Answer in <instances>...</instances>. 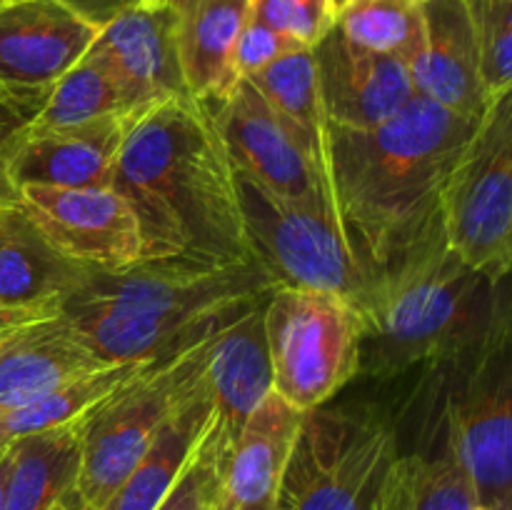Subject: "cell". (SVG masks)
Instances as JSON below:
<instances>
[{
	"mask_svg": "<svg viewBox=\"0 0 512 510\" xmlns=\"http://www.w3.org/2000/svg\"><path fill=\"white\" fill-rule=\"evenodd\" d=\"M128 118L110 115L93 123L60 130H20L0 158L8 188L25 185L48 188H100L113 185L115 160Z\"/></svg>",
	"mask_w": 512,
	"mask_h": 510,
	"instance_id": "2e32d148",
	"label": "cell"
},
{
	"mask_svg": "<svg viewBox=\"0 0 512 510\" xmlns=\"http://www.w3.org/2000/svg\"><path fill=\"white\" fill-rule=\"evenodd\" d=\"M248 83L275 110L300 148L330 183V123L320 98L318 65L313 50H298L275 60ZM333 193V190H330Z\"/></svg>",
	"mask_w": 512,
	"mask_h": 510,
	"instance_id": "484cf974",
	"label": "cell"
},
{
	"mask_svg": "<svg viewBox=\"0 0 512 510\" xmlns=\"http://www.w3.org/2000/svg\"><path fill=\"white\" fill-rule=\"evenodd\" d=\"M53 510H75V508H73V505H70V500H63V503L55 505Z\"/></svg>",
	"mask_w": 512,
	"mask_h": 510,
	"instance_id": "f35d334b",
	"label": "cell"
},
{
	"mask_svg": "<svg viewBox=\"0 0 512 510\" xmlns=\"http://www.w3.org/2000/svg\"><path fill=\"white\" fill-rule=\"evenodd\" d=\"M68 3L75 5L83 15H88L93 23L100 25L110 15H115L123 8H130V5H165L170 0H68Z\"/></svg>",
	"mask_w": 512,
	"mask_h": 510,
	"instance_id": "836d02e7",
	"label": "cell"
},
{
	"mask_svg": "<svg viewBox=\"0 0 512 510\" xmlns=\"http://www.w3.org/2000/svg\"><path fill=\"white\" fill-rule=\"evenodd\" d=\"M360 310L323 290L275 288L265 305L273 393L310 413L360 375Z\"/></svg>",
	"mask_w": 512,
	"mask_h": 510,
	"instance_id": "52a82bcc",
	"label": "cell"
},
{
	"mask_svg": "<svg viewBox=\"0 0 512 510\" xmlns=\"http://www.w3.org/2000/svg\"><path fill=\"white\" fill-rule=\"evenodd\" d=\"M183 358L148 365L78 420L80 473L68 498L75 510H103L133 473L173 405Z\"/></svg>",
	"mask_w": 512,
	"mask_h": 510,
	"instance_id": "30bf717a",
	"label": "cell"
},
{
	"mask_svg": "<svg viewBox=\"0 0 512 510\" xmlns=\"http://www.w3.org/2000/svg\"><path fill=\"white\" fill-rule=\"evenodd\" d=\"M473 128L420 95L378 128H330L335 215L365 280L443 230V185Z\"/></svg>",
	"mask_w": 512,
	"mask_h": 510,
	"instance_id": "7a4b0ae2",
	"label": "cell"
},
{
	"mask_svg": "<svg viewBox=\"0 0 512 510\" xmlns=\"http://www.w3.org/2000/svg\"><path fill=\"white\" fill-rule=\"evenodd\" d=\"M180 68L193 98L213 105L238 83L233 50L250 20L248 0H170Z\"/></svg>",
	"mask_w": 512,
	"mask_h": 510,
	"instance_id": "603a6c76",
	"label": "cell"
},
{
	"mask_svg": "<svg viewBox=\"0 0 512 510\" xmlns=\"http://www.w3.org/2000/svg\"><path fill=\"white\" fill-rule=\"evenodd\" d=\"M10 193H13V190L8 188V183H5L3 173H0V198H5V195H10Z\"/></svg>",
	"mask_w": 512,
	"mask_h": 510,
	"instance_id": "74e56055",
	"label": "cell"
},
{
	"mask_svg": "<svg viewBox=\"0 0 512 510\" xmlns=\"http://www.w3.org/2000/svg\"><path fill=\"white\" fill-rule=\"evenodd\" d=\"M103 365L63 310L23 325L0 340V413Z\"/></svg>",
	"mask_w": 512,
	"mask_h": 510,
	"instance_id": "7402d4cb",
	"label": "cell"
},
{
	"mask_svg": "<svg viewBox=\"0 0 512 510\" xmlns=\"http://www.w3.org/2000/svg\"><path fill=\"white\" fill-rule=\"evenodd\" d=\"M433 378L435 423L485 510H512V278L488 333Z\"/></svg>",
	"mask_w": 512,
	"mask_h": 510,
	"instance_id": "5b68a950",
	"label": "cell"
},
{
	"mask_svg": "<svg viewBox=\"0 0 512 510\" xmlns=\"http://www.w3.org/2000/svg\"><path fill=\"white\" fill-rule=\"evenodd\" d=\"M203 345L185 353L178 393L168 415L133 473L110 495L103 510H155L185 470L215 418L213 398L203 375Z\"/></svg>",
	"mask_w": 512,
	"mask_h": 510,
	"instance_id": "e0dca14e",
	"label": "cell"
},
{
	"mask_svg": "<svg viewBox=\"0 0 512 510\" xmlns=\"http://www.w3.org/2000/svg\"><path fill=\"white\" fill-rule=\"evenodd\" d=\"M435 443L398 453L380 483L375 510H475L478 493L468 470L433 420Z\"/></svg>",
	"mask_w": 512,
	"mask_h": 510,
	"instance_id": "cb8c5ba5",
	"label": "cell"
},
{
	"mask_svg": "<svg viewBox=\"0 0 512 510\" xmlns=\"http://www.w3.org/2000/svg\"><path fill=\"white\" fill-rule=\"evenodd\" d=\"M510 278L473 268L450 248L445 230L430 235L365 280L360 375L390 380L453 360L495 323Z\"/></svg>",
	"mask_w": 512,
	"mask_h": 510,
	"instance_id": "277c9868",
	"label": "cell"
},
{
	"mask_svg": "<svg viewBox=\"0 0 512 510\" xmlns=\"http://www.w3.org/2000/svg\"><path fill=\"white\" fill-rule=\"evenodd\" d=\"M113 188L138 218L143 260L253 263L235 168L203 100L175 95L130 115Z\"/></svg>",
	"mask_w": 512,
	"mask_h": 510,
	"instance_id": "6da1fadb",
	"label": "cell"
},
{
	"mask_svg": "<svg viewBox=\"0 0 512 510\" xmlns=\"http://www.w3.org/2000/svg\"><path fill=\"white\" fill-rule=\"evenodd\" d=\"M273 290L255 263L140 260L93 273L63 313L103 363L158 365L198 348Z\"/></svg>",
	"mask_w": 512,
	"mask_h": 510,
	"instance_id": "3957f363",
	"label": "cell"
},
{
	"mask_svg": "<svg viewBox=\"0 0 512 510\" xmlns=\"http://www.w3.org/2000/svg\"><path fill=\"white\" fill-rule=\"evenodd\" d=\"M8 448L3 510H53L73 495L80 473L78 423L28 435Z\"/></svg>",
	"mask_w": 512,
	"mask_h": 510,
	"instance_id": "d4e9b609",
	"label": "cell"
},
{
	"mask_svg": "<svg viewBox=\"0 0 512 510\" xmlns=\"http://www.w3.org/2000/svg\"><path fill=\"white\" fill-rule=\"evenodd\" d=\"M100 25L68 0L0 5V98L33 118L60 78L88 53Z\"/></svg>",
	"mask_w": 512,
	"mask_h": 510,
	"instance_id": "8fae6325",
	"label": "cell"
},
{
	"mask_svg": "<svg viewBox=\"0 0 512 510\" xmlns=\"http://www.w3.org/2000/svg\"><path fill=\"white\" fill-rule=\"evenodd\" d=\"M485 93L512 88V0H468Z\"/></svg>",
	"mask_w": 512,
	"mask_h": 510,
	"instance_id": "4dcf8cb0",
	"label": "cell"
},
{
	"mask_svg": "<svg viewBox=\"0 0 512 510\" xmlns=\"http://www.w3.org/2000/svg\"><path fill=\"white\" fill-rule=\"evenodd\" d=\"M270 295L210 335L203 345V375L215 408V423L233 445L255 408L273 393L265 305Z\"/></svg>",
	"mask_w": 512,
	"mask_h": 510,
	"instance_id": "ffe728a7",
	"label": "cell"
},
{
	"mask_svg": "<svg viewBox=\"0 0 512 510\" xmlns=\"http://www.w3.org/2000/svg\"><path fill=\"white\" fill-rule=\"evenodd\" d=\"M298 50H310L303 48L300 43H295L288 35L278 33L270 25L260 23V20L250 18L245 23V28L240 30L238 43L233 50V73L238 80L253 78L255 73L265 70L268 65H273L275 60L285 58L290 53H298Z\"/></svg>",
	"mask_w": 512,
	"mask_h": 510,
	"instance_id": "d6a6232c",
	"label": "cell"
},
{
	"mask_svg": "<svg viewBox=\"0 0 512 510\" xmlns=\"http://www.w3.org/2000/svg\"><path fill=\"white\" fill-rule=\"evenodd\" d=\"M415 93L460 118L488 105L468 0H423V48L408 65Z\"/></svg>",
	"mask_w": 512,
	"mask_h": 510,
	"instance_id": "d6986e66",
	"label": "cell"
},
{
	"mask_svg": "<svg viewBox=\"0 0 512 510\" xmlns=\"http://www.w3.org/2000/svg\"><path fill=\"white\" fill-rule=\"evenodd\" d=\"M210 110L235 173L280 198L335 213L328 178L248 80H238L223 100L210 105Z\"/></svg>",
	"mask_w": 512,
	"mask_h": 510,
	"instance_id": "7c38bea8",
	"label": "cell"
},
{
	"mask_svg": "<svg viewBox=\"0 0 512 510\" xmlns=\"http://www.w3.org/2000/svg\"><path fill=\"white\" fill-rule=\"evenodd\" d=\"M110 115L130 118L135 113L115 75L98 58L85 53L55 83L43 108L28 120L25 130L43 133V130L75 128V125L93 123Z\"/></svg>",
	"mask_w": 512,
	"mask_h": 510,
	"instance_id": "83f0119b",
	"label": "cell"
},
{
	"mask_svg": "<svg viewBox=\"0 0 512 510\" xmlns=\"http://www.w3.org/2000/svg\"><path fill=\"white\" fill-rule=\"evenodd\" d=\"M250 18L288 35L303 48L313 50L338 18L335 0H248Z\"/></svg>",
	"mask_w": 512,
	"mask_h": 510,
	"instance_id": "1f68e13d",
	"label": "cell"
},
{
	"mask_svg": "<svg viewBox=\"0 0 512 510\" xmlns=\"http://www.w3.org/2000/svg\"><path fill=\"white\" fill-rule=\"evenodd\" d=\"M3 3H13V0H0V5H3Z\"/></svg>",
	"mask_w": 512,
	"mask_h": 510,
	"instance_id": "ab89813d",
	"label": "cell"
},
{
	"mask_svg": "<svg viewBox=\"0 0 512 510\" xmlns=\"http://www.w3.org/2000/svg\"><path fill=\"white\" fill-rule=\"evenodd\" d=\"M335 30L358 48L410 65L423 48V0H340Z\"/></svg>",
	"mask_w": 512,
	"mask_h": 510,
	"instance_id": "f1b7e54d",
	"label": "cell"
},
{
	"mask_svg": "<svg viewBox=\"0 0 512 510\" xmlns=\"http://www.w3.org/2000/svg\"><path fill=\"white\" fill-rule=\"evenodd\" d=\"M475 510H485V508H483V505H478V508H475Z\"/></svg>",
	"mask_w": 512,
	"mask_h": 510,
	"instance_id": "60d3db41",
	"label": "cell"
},
{
	"mask_svg": "<svg viewBox=\"0 0 512 510\" xmlns=\"http://www.w3.org/2000/svg\"><path fill=\"white\" fill-rule=\"evenodd\" d=\"M10 465V448H0V510H3V495H5V478H8Z\"/></svg>",
	"mask_w": 512,
	"mask_h": 510,
	"instance_id": "8d00e7d4",
	"label": "cell"
},
{
	"mask_svg": "<svg viewBox=\"0 0 512 510\" xmlns=\"http://www.w3.org/2000/svg\"><path fill=\"white\" fill-rule=\"evenodd\" d=\"M450 248L500 280L512 273V88L490 95L440 198Z\"/></svg>",
	"mask_w": 512,
	"mask_h": 510,
	"instance_id": "ba28073f",
	"label": "cell"
},
{
	"mask_svg": "<svg viewBox=\"0 0 512 510\" xmlns=\"http://www.w3.org/2000/svg\"><path fill=\"white\" fill-rule=\"evenodd\" d=\"M398 453L393 425L373 408L310 410L270 510H375Z\"/></svg>",
	"mask_w": 512,
	"mask_h": 510,
	"instance_id": "8992f818",
	"label": "cell"
},
{
	"mask_svg": "<svg viewBox=\"0 0 512 510\" xmlns=\"http://www.w3.org/2000/svg\"><path fill=\"white\" fill-rule=\"evenodd\" d=\"M148 368V363H125V365H103L98 370L65 380L58 388L28 400L13 410L0 413V448L28 435L45 433V430L63 428V425L78 423L93 405L108 398L113 390L128 383L133 375Z\"/></svg>",
	"mask_w": 512,
	"mask_h": 510,
	"instance_id": "4316f807",
	"label": "cell"
},
{
	"mask_svg": "<svg viewBox=\"0 0 512 510\" xmlns=\"http://www.w3.org/2000/svg\"><path fill=\"white\" fill-rule=\"evenodd\" d=\"M228 455V438L220 433L213 418L180 478L175 480L170 493L160 500L155 510H218L220 500H223Z\"/></svg>",
	"mask_w": 512,
	"mask_h": 510,
	"instance_id": "f546056e",
	"label": "cell"
},
{
	"mask_svg": "<svg viewBox=\"0 0 512 510\" xmlns=\"http://www.w3.org/2000/svg\"><path fill=\"white\" fill-rule=\"evenodd\" d=\"M313 53L330 128H378L418 95L403 60L358 48L335 28Z\"/></svg>",
	"mask_w": 512,
	"mask_h": 510,
	"instance_id": "9a60e30c",
	"label": "cell"
},
{
	"mask_svg": "<svg viewBox=\"0 0 512 510\" xmlns=\"http://www.w3.org/2000/svg\"><path fill=\"white\" fill-rule=\"evenodd\" d=\"M335 3H340V0H335Z\"/></svg>",
	"mask_w": 512,
	"mask_h": 510,
	"instance_id": "b9f144b4",
	"label": "cell"
},
{
	"mask_svg": "<svg viewBox=\"0 0 512 510\" xmlns=\"http://www.w3.org/2000/svg\"><path fill=\"white\" fill-rule=\"evenodd\" d=\"M15 195L48 243L80 268L113 273L143 260L138 218L113 185H25L15 190Z\"/></svg>",
	"mask_w": 512,
	"mask_h": 510,
	"instance_id": "4fadbf2b",
	"label": "cell"
},
{
	"mask_svg": "<svg viewBox=\"0 0 512 510\" xmlns=\"http://www.w3.org/2000/svg\"><path fill=\"white\" fill-rule=\"evenodd\" d=\"M90 278V270L48 243L18 195L0 198V303L33 318H50Z\"/></svg>",
	"mask_w": 512,
	"mask_h": 510,
	"instance_id": "ac0fdd59",
	"label": "cell"
},
{
	"mask_svg": "<svg viewBox=\"0 0 512 510\" xmlns=\"http://www.w3.org/2000/svg\"><path fill=\"white\" fill-rule=\"evenodd\" d=\"M305 413L270 393L230 445L218 510H270L300 438Z\"/></svg>",
	"mask_w": 512,
	"mask_h": 510,
	"instance_id": "44dd1931",
	"label": "cell"
},
{
	"mask_svg": "<svg viewBox=\"0 0 512 510\" xmlns=\"http://www.w3.org/2000/svg\"><path fill=\"white\" fill-rule=\"evenodd\" d=\"M238 178L250 258L275 288L323 290L358 305L365 275L350 253L333 210L295 203Z\"/></svg>",
	"mask_w": 512,
	"mask_h": 510,
	"instance_id": "9c48e42d",
	"label": "cell"
},
{
	"mask_svg": "<svg viewBox=\"0 0 512 510\" xmlns=\"http://www.w3.org/2000/svg\"><path fill=\"white\" fill-rule=\"evenodd\" d=\"M35 320H43V318H33V315L18 313V310H13V308H8V305L0 303V340H5L10 333H15L18 328H23V325L35 323Z\"/></svg>",
	"mask_w": 512,
	"mask_h": 510,
	"instance_id": "d590c367",
	"label": "cell"
},
{
	"mask_svg": "<svg viewBox=\"0 0 512 510\" xmlns=\"http://www.w3.org/2000/svg\"><path fill=\"white\" fill-rule=\"evenodd\" d=\"M25 125H28V120H25L13 105H8L0 98V158H3V153L10 148V143L18 138L20 130H23Z\"/></svg>",
	"mask_w": 512,
	"mask_h": 510,
	"instance_id": "e575fe53",
	"label": "cell"
},
{
	"mask_svg": "<svg viewBox=\"0 0 512 510\" xmlns=\"http://www.w3.org/2000/svg\"><path fill=\"white\" fill-rule=\"evenodd\" d=\"M88 53L115 75L133 113L175 95H190L180 68L170 3L118 10L100 23Z\"/></svg>",
	"mask_w": 512,
	"mask_h": 510,
	"instance_id": "5bb4252c",
	"label": "cell"
}]
</instances>
